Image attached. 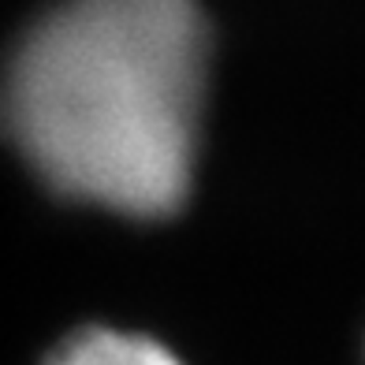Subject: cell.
I'll use <instances>...</instances> for the list:
<instances>
[{
  "label": "cell",
  "instance_id": "obj_1",
  "mask_svg": "<svg viewBox=\"0 0 365 365\" xmlns=\"http://www.w3.org/2000/svg\"><path fill=\"white\" fill-rule=\"evenodd\" d=\"M209 75L197 0H56L0 75V127L48 187L123 217L187 202Z\"/></svg>",
  "mask_w": 365,
  "mask_h": 365
},
{
  "label": "cell",
  "instance_id": "obj_2",
  "mask_svg": "<svg viewBox=\"0 0 365 365\" xmlns=\"http://www.w3.org/2000/svg\"><path fill=\"white\" fill-rule=\"evenodd\" d=\"M45 365H182L168 346L157 339L130 336L115 328H82L68 336Z\"/></svg>",
  "mask_w": 365,
  "mask_h": 365
}]
</instances>
